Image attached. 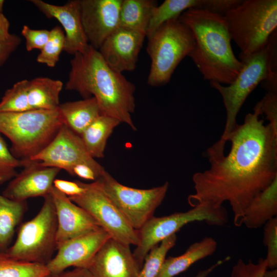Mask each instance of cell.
Returning a JSON list of instances; mask_svg holds the SVG:
<instances>
[{
	"mask_svg": "<svg viewBox=\"0 0 277 277\" xmlns=\"http://www.w3.org/2000/svg\"><path fill=\"white\" fill-rule=\"evenodd\" d=\"M261 115L260 101L228 135L229 153L207 157L209 168L193 175L195 192L188 197L192 207L204 202L223 206L228 202L234 225H242L251 202L277 177V133L264 124Z\"/></svg>",
	"mask_w": 277,
	"mask_h": 277,
	"instance_id": "1",
	"label": "cell"
},
{
	"mask_svg": "<svg viewBox=\"0 0 277 277\" xmlns=\"http://www.w3.org/2000/svg\"><path fill=\"white\" fill-rule=\"evenodd\" d=\"M71 68L65 89L75 91L84 98L94 97L101 114L136 128L131 118L135 110V85L122 73L111 69L98 50L89 45L70 61Z\"/></svg>",
	"mask_w": 277,
	"mask_h": 277,
	"instance_id": "2",
	"label": "cell"
},
{
	"mask_svg": "<svg viewBox=\"0 0 277 277\" xmlns=\"http://www.w3.org/2000/svg\"><path fill=\"white\" fill-rule=\"evenodd\" d=\"M191 31L195 41L189 56L205 80L230 84L243 66L235 56L224 16L190 8L179 17Z\"/></svg>",
	"mask_w": 277,
	"mask_h": 277,
	"instance_id": "3",
	"label": "cell"
},
{
	"mask_svg": "<svg viewBox=\"0 0 277 277\" xmlns=\"http://www.w3.org/2000/svg\"><path fill=\"white\" fill-rule=\"evenodd\" d=\"M276 31L262 49L241 61L243 66L234 80L224 86L210 82L212 87L221 94L226 109L225 128L220 139L212 146L217 152H224L227 138L238 124L237 115L250 93L264 82L267 91L277 92Z\"/></svg>",
	"mask_w": 277,
	"mask_h": 277,
	"instance_id": "4",
	"label": "cell"
},
{
	"mask_svg": "<svg viewBox=\"0 0 277 277\" xmlns=\"http://www.w3.org/2000/svg\"><path fill=\"white\" fill-rule=\"evenodd\" d=\"M65 124L58 110L0 112V133L11 142V153L30 159L43 150Z\"/></svg>",
	"mask_w": 277,
	"mask_h": 277,
	"instance_id": "5",
	"label": "cell"
},
{
	"mask_svg": "<svg viewBox=\"0 0 277 277\" xmlns=\"http://www.w3.org/2000/svg\"><path fill=\"white\" fill-rule=\"evenodd\" d=\"M224 16L242 61L265 47L276 31L277 1L242 0Z\"/></svg>",
	"mask_w": 277,
	"mask_h": 277,
	"instance_id": "6",
	"label": "cell"
},
{
	"mask_svg": "<svg viewBox=\"0 0 277 277\" xmlns=\"http://www.w3.org/2000/svg\"><path fill=\"white\" fill-rule=\"evenodd\" d=\"M148 39L146 50L151 65L147 83L153 87L164 85L193 49V35L177 18L164 23Z\"/></svg>",
	"mask_w": 277,
	"mask_h": 277,
	"instance_id": "7",
	"label": "cell"
},
{
	"mask_svg": "<svg viewBox=\"0 0 277 277\" xmlns=\"http://www.w3.org/2000/svg\"><path fill=\"white\" fill-rule=\"evenodd\" d=\"M31 220L21 225L13 244L5 252L9 257L20 261L46 265L56 250L57 219L49 194Z\"/></svg>",
	"mask_w": 277,
	"mask_h": 277,
	"instance_id": "8",
	"label": "cell"
},
{
	"mask_svg": "<svg viewBox=\"0 0 277 277\" xmlns=\"http://www.w3.org/2000/svg\"><path fill=\"white\" fill-rule=\"evenodd\" d=\"M228 221L226 209L223 206L210 202L199 204L186 212L162 217L153 216L137 230L139 243L133 255L142 268L145 258L153 247L176 234L186 225L194 222H205L209 225L223 226Z\"/></svg>",
	"mask_w": 277,
	"mask_h": 277,
	"instance_id": "9",
	"label": "cell"
},
{
	"mask_svg": "<svg viewBox=\"0 0 277 277\" xmlns=\"http://www.w3.org/2000/svg\"><path fill=\"white\" fill-rule=\"evenodd\" d=\"M96 182L136 230L140 229L153 216L169 188L167 182L161 186L147 189L129 187L120 183L106 170Z\"/></svg>",
	"mask_w": 277,
	"mask_h": 277,
	"instance_id": "10",
	"label": "cell"
},
{
	"mask_svg": "<svg viewBox=\"0 0 277 277\" xmlns=\"http://www.w3.org/2000/svg\"><path fill=\"white\" fill-rule=\"evenodd\" d=\"M81 183L85 191L81 195L68 197L69 199L91 215L110 238L125 245L136 246L139 243L137 230L132 227L98 182Z\"/></svg>",
	"mask_w": 277,
	"mask_h": 277,
	"instance_id": "11",
	"label": "cell"
},
{
	"mask_svg": "<svg viewBox=\"0 0 277 277\" xmlns=\"http://www.w3.org/2000/svg\"><path fill=\"white\" fill-rule=\"evenodd\" d=\"M30 160L40 162L44 166L63 169L70 175L78 164L92 168L100 177L105 171L88 152L81 136L64 124L52 141Z\"/></svg>",
	"mask_w": 277,
	"mask_h": 277,
	"instance_id": "12",
	"label": "cell"
},
{
	"mask_svg": "<svg viewBox=\"0 0 277 277\" xmlns=\"http://www.w3.org/2000/svg\"><path fill=\"white\" fill-rule=\"evenodd\" d=\"M122 0H80V14L89 45L98 50L120 27Z\"/></svg>",
	"mask_w": 277,
	"mask_h": 277,
	"instance_id": "13",
	"label": "cell"
},
{
	"mask_svg": "<svg viewBox=\"0 0 277 277\" xmlns=\"http://www.w3.org/2000/svg\"><path fill=\"white\" fill-rule=\"evenodd\" d=\"M109 238L108 233L100 228L65 242L46 265L50 274L61 272L70 267L88 269L96 252Z\"/></svg>",
	"mask_w": 277,
	"mask_h": 277,
	"instance_id": "14",
	"label": "cell"
},
{
	"mask_svg": "<svg viewBox=\"0 0 277 277\" xmlns=\"http://www.w3.org/2000/svg\"><path fill=\"white\" fill-rule=\"evenodd\" d=\"M23 161V169L10 181L2 194L17 201L49 194L53 181L61 170L44 166L30 159Z\"/></svg>",
	"mask_w": 277,
	"mask_h": 277,
	"instance_id": "15",
	"label": "cell"
},
{
	"mask_svg": "<svg viewBox=\"0 0 277 277\" xmlns=\"http://www.w3.org/2000/svg\"><path fill=\"white\" fill-rule=\"evenodd\" d=\"M57 219L56 249L67 240L102 228L84 209L53 186L50 192Z\"/></svg>",
	"mask_w": 277,
	"mask_h": 277,
	"instance_id": "16",
	"label": "cell"
},
{
	"mask_svg": "<svg viewBox=\"0 0 277 277\" xmlns=\"http://www.w3.org/2000/svg\"><path fill=\"white\" fill-rule=\"evenodd\" d=\"M141 269L130 246L111 238L100 248L88 268L92 277H137Z\"/></svg>",
	"mask_w": 277,
	"mask_h": 277,
	"instance_id": "17",
	"label": "cell"
},
{
	"mask_svg": "<svg viewBox=\"0 0 277 277\" xmlns=\"http://www.w3.org/2000/svg\"><path fill=\"white\" fill-rule=\"evenodd\" d=\"M146 37L144 34L120 27L106 39L98 50L114 71L121 73L131 71L136 68Z\"/></svg>",
	"mask_w": 277,
	"mask_h": 277,
	"instance_id": "18",
	"label": "cell"
},
{
	"mask_svg": "<svg viewBox=\"0 0 277 277\" xmlns=\"http://www.w3.org/2000/svg\"><path fill=\"white\" fill-rule=\"evenodd\" d=\"M31 2L49 18H55L61 24L65 31V52L74 55L84 52L89 44L82 23L80 0L67 2L62 6L48 3L41 0Z\"/></svg>",
	"mask_w": 277,
	"mask_h": 277,
	"instance_id": "19",
	"label": "cell"
},
{
	"mask_svg": "<svg viewBox=\"0 0 277 277\" xmlns=\"http://www.w3.org/2000/svg\"><path fill=\"white\" fill-rule=\"evenodd\" d=\"M217 243L212 237H205L190 245L180 255L165 259L156 277H174L187 270L197 261L212 255Z\"/></svg>",
	"mask_w": 277,
	"mask_h": 277,
	"instance_id": "20",
	"label": "cell"
},
{
	"mask_svg": "<svg viewBox=\"0 0 277 277\" xmlns=\"http://www.w3.org/2000/svg\"><path fill=\"white\" fill-rule=\"evenodd\" d=\"M276 215L277 177L251 202L244 212L242 225L249 229H257Z\"/></svg>",
	"mask_w": 277,
	"mask_h": 277,
	"instance_id": "21",
	"label": "cell"
},
{
	"mask_svg": "<svg viewBox=\"0 0 277 277\" xmlns=\"http://www.w3.org/2000/svg\"><path fill=\"white\" fill-rule=\"evenodd\" d=\"M58 110L65 125L80 136L101 114L94 97L60 104Z\"/></svg>",
	"mask_w": 277,
	"mask_h": 277,
	"instance_id": "22",
	"label": "cell"
},
{
	"mask_svg": "<svg viewBox=\"0 0 277 277\" xmlns=\"http://www.w3.org/2000/svg\"><path fill=\"white\" fill-rule=\"evenodd\" d=\"M63 84L58 80L39 77L29 81L27 98L31 110L58 109Z\"/></svg>",
	"mask_w": 277,
	"mask_h": 277,
	"instance_id": "23",
	"label": "cell"
},
{
	"mask_svg": "<svg viewBox=\"0 0 277 277\" xmlns=\"http://www.w3.org/2000/svg\"><path fill=\"white\" fill-rule=\"evenodd\" d=\"M117 119L100 114L81 135L89 154L95 158H103L107 140L114 128L120 124Z\"/></svg>",
	"mask_w": 277,
	"mask_h": 277,
	"instance_id": "24",
	"label": "cell"
},
{
	"mask_svg": "<svg viewBox=\"0 0 277 277\" xmlns=\"http://www.w3.org/2000/svg\"><path fill=\"white\" fill-rule=\"evenodd\" d=\"M157 5L154 0H122L120 27L146 35L153 9Z\"/></svg>",
	"mask_w": 277,
	"mask_h": 277,
	"instance_id": "25",
	"label": "cell"
},
{
	"mask_svg": "<svg viewBox=\"0 0 277 277\" xmlns=\"http://www.w3.org/2000/svg\"><path fill=\"white\" fill-rule=\"evenodd\" d=\"M26 209V201H14L0 194V252L10 247Z\"/></svg>",
	"mask_w": 277,
	"mask_h": 277,
	"instance_id": "26",
	"label": "cell"
},
{
	"mask_svg": "<svg viewBox=\"0 0 277 277\" xmlns=\"http://www.w3.org/2000/svg\"><path fill=\"white\" fill-rule=\"evenodd\" d=\"M201 0H165L152 10L146 37H150L164 23L177 18L181 14L190 8H199Z\"/></svg>",
	"mask_w": 277,
	"mask_h": 277,
	"instance_id": "27",
	"label": "cell"
},
{
	"mask_svg": "<svg viewBox=\"0 0 277 277\" xmlns=\"http://www.w3.org/2000/svg\"><path fill=\"white\" fill-rule=\"evenodd\" d=\"M46 265L13 259L0 252V277H48Z\"/></svg>",
	"mask_w": 277,
	"mask_h": 277,
	"instance_id": "28",
	"label": "cell"
},
{
	"mask_svg": "<svg viewBox=\"0 0 277 277\" xmlns=\"http://www.w3.org/2000/svg\"><path fill=\"white\" fill-rule=\"evenodd\" d=\"M176 240V234H174L153 247L145 258L137 277H156L167 253L175 246Z\"/></svg>",
	"mask_w": 277,
	"mask_h": 277,
	"instance_id": "29",
	"label": "cell"
},
{
	"mask_svg": "<svg viewBox=\"0 0 277 277\" xmlns=\"http://www.w3.org/2000/svg\"><path fill=\"white\" fill-rule=\"evenodd\" d=\"M28 82L27 80L17 82L5 92L0 101V112L31 110L27 98Z\"/></svg>",
	"mask_w": 277,
	"mask_h": 277,
	"instance_id": "30",
	"label": "cell"
},
{
	"mask_svg": "<svg viewBox=\"0 0 277 277\" xmlns=\"http://www.w3.org/2000/svg\"><path fill=\"white\" fill-rule=\"evenodd\" d=\"M65 35L62 29L56 26L50 30L49 38L36 57V61L47 66L55 67L64 50Z\"/></svg>",
	"mask_w": 277,
	"mask_h": 277,
	"instance_id": "31",
	"label": "cell"
},
{
	"mask_svg": "<svg viewBox=\"0 0 277 277\" xmlns=\"http://www.w3.org/2000/svg\"><path fill=\"white\" fill-rule=\"evenodd\" d=\"M23 165V161L13 156L0 133V185L14 177L16 169Z\"/></svg>",
	"mask_w": 277,
	"mask_h": 277,
	"instance_id": "32",
	"label": "cell"
},
{
	"mask_svg": "<svg viewBox=\"0 0 277 277\" xmlns=\"http://www.w3.org/2000/svg\"><path fill=\"white\" fill-rule=\"evenodd\" d=\"M263 243L267 248L265 258L268 268L276 269L277 267V217L272 218L264 226Z\"/></svg>",
	"mask_w": 277,
	"mask_h": 277,
	"instance_id": "33",
	"label": "cell"
},
{
	"mask_svg": "<svg viewBox=\"0 0 277 277\" xmlns=\"http://www.w3.org/2000/svg\"><path fill=\"white\" fill-rule=\"evenodd\" d=\"M267 269L265 259L260 258L256 263L251 260L246 263L239 259L232 267L230 277H263Z\"/></svg>",
	"mask_w": 277,
	"mask_h": 277,
	"instance_id": "34",
	"label": "cell"
},
{
	"mask_svg": "<svg viewBox=\"0 0 277 277\" xmlns=\"http://www.w3.org/2000/svg\"><path fill=\"white\" fill-rule=\"evenodd\" d=\"M26 41V49L28 51L34 49L40 50L47 42L50 31L46 29H33L27 25H24L21 31Z\"/></svg>",
	"mask_w": 277,
	"mask_h": 277,
	"instance_id": "35",
	"label": "cell"
},
{
	"mask_svg": "<svg viewBox=\"0 0 277 277\" xmlns=\"http://www.w3.org/2000/svg\"><path fill=\"white\" fill-rule=\"evenodd\" d=\"M260 102L262 114H265L268 124L277 133V92H268Z\"/></svg>",
	"mask_w": 277,
	"mask_h": 277,
	"instance_id": "36",
	"label": "cell"
},
{
	"mask_svg": "<svg viewBox=\"0 0 277 277\" xmlns=\"http://www.w3.org/2000/svg\"><path fill=\"white\" fill-rule=\"evenodd\" d=\"M242 0H201L199 9L224 16L239 5Z\"/></svg>",
	"mask_w": 277,
	"mask_h": 277,
	"instance_id": "37",
	"label": "cell"
},
{
	"mask_svg": "<svg viewBox=\"0 0 277 277\" xmlns=\"http://www.w3.org/2000/svg\"><path fill=\"white\" fill-rule=\"evenodd\" d=\"M53 185L68 197L81 195L85 190V188L79 181L71 182L55 179Z\"/></svg>",
	"mask_w": 277,
	"mask_h": 277,
	"instance_id": "38",
	"label": "cell"
},
{
	"mask_svg": "<svg viewBox=\"0 0 277 277\" xmlns=\"http://www.w3.org/2000/svg\"><path fill=\"white\" fill-rule=\"evenodd\" d=\"M21 42V38L12 34L7 39H0V66L9 58L16 49Z\"/></svg>",
	"mask_w": 277,
	"mask_h": 277,
	"instance_id": "39",
	"label": "cell"
},
{
	"mask_svg": "<svg viewBox=\"0 0 277 277\" xmlns=\"http://www.w3.org/2000/svg\"><path fill=\"white\" fill-rule=\"evenodd\" d=\"M72 176H76L80 178L96 181L99 178V175L90 166L86 164H78L75 166L72 170Z\"/></svg>",
	"mask_w": 277,
	"mask_h": 277,
	"instance_id": "40",
	"label": "cell"
},
{
	"mask_svg": "<svg viewBox=\"0 0 277 277\" xmlns=\"http://www.w3.org/2000/svg\"><path fill=\"white\" fill-rule=\"evenodd\" d=\"M48 277H92L86 268H75L70 271H64L55 274H50Z\"/></svg>",
	"mask_w": 277,
	"mask_h": 277,
	"instance_id": "41",
	"label": "cell"
},
{
	"mask_svg": "<svg viewBox=\"0 0 277 277\" xmlns=\"http://www.w3.org/2000/svg\"><path fill=\"white\" fill-rule=\"evenodd\" d=\"M4 1L0 0V39H7L12 34L9 33L10 23L2 13Z\"/></svg>",
	"mask_w": 277,
	"mask_h": 277,
	"instance_id": "42",
	"label": "cell"
},
{
	"mask_svg": "<svg viewBox=\"0 0 277 277\" xmlns=\"http://www.w3.org/2000/svg\"><path fill=\"white\" fill-rule=\"evenodd\" d=\"M230 259V257L228 256L225 258L224 259L220 260L208 268L200 270L193 277H207L217 267L221 266L223 263L228 261Z\"/></svg>",
	"mask_w": 277,
	"mask_h": 277,
	"instance_id": "43",
	"label": "cell"
},
{
	"mask_svg": "<svg viewBox=\"0 0 277 277\" xmlns=\"http://www.w3.org/2000/svg\"><path fill=\"white\" fill-rule=\"evenodd\" d=\"M263 277H277L276 269H271V271L266 270L264 274Z\"/></svg>",
	"mask_w": 277,
	"mask_h": 277,
	"instance_id": "44",
	"label": "cell"
}]
</instances>
